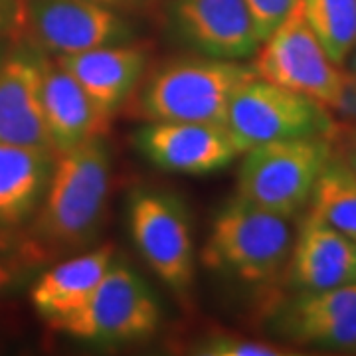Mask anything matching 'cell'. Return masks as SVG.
<instances>
[{"instance_id": "obj_27", "label": "cell", "mask_w": 356, "mask_h": 356, "mask_svg": "<svg viewBox=\"0 0 356 356\" xmlns=\"http://www.w3.org/2000/svg\"><path fill=\"white\" fill-rule=\"evenodd\" d=\"M343 113L353 117L356 123V60L350 72H346V97H344Z\"/></svg>"}, {"instance_id": "obj_22", "label": "cell", "mask_w": 356, "mask_h": 356, "mask_svg": "<svg viewBox=\"0 0 356 356\" xmlns=\"http://www.w3.org/2000/svg\"><path fill=\"white\" fill-rule=\"evenodd\" d=\"M254 18L255 32L264 40L291 14L299 0H245Z\"/></svg>"}, {"instance_id": "obj_2", "label": "cell", "mask_w": 356, "mask_h": 356, "mask_svg": "<svg viewBox=\"0 0 356 356\" xmlns=\"http://www.w3.org/2000/svg\"><path fill=\"white\" fill-rule=\"evenodd\" d=\"M289 220L242 196L232 198L212 224L202 264L243 283H269L291 257L295 238Z\"/></svg>"}, {"instance_id": "obj_7", "label": "cell", "mask_w": 356, "mask_h": 356, "mask_svg": "<svg viewBox=\"0 0 356 356\" xmlns=\"http://www.w3.org/2000/svg\"><path fill=\"white\" fill-rule=\"evenodd\" d=\"M255 76L343 111L346 72L334 64L307 22L301 0L255 54Z\"/></svg>"}, {"instance_id": "obj_11", "label": "cell", "mask_w": 356, "mask_h": 356, "mask_svg": "<svg viewBox=\"0 0 356 356\" xmlns=\"http://www.w3.org/2000/svg\"><path fill=\"white\" fill-rule=\"evenodd\" d=\"M137 149L166 172L204 177L242 154L224 125L194 121H149L135 135Z\"/></svg>"}, {"instance_id": "obj_24", "label": "cell", "mask_w": 356, "mask_h": 356, "mask_svg": "<svg viewBox=\"0 0 356 356\" xmlns=\"http://www.w3.org/2000/svg\"><path fill=\"white\" fill-rule=\"evenodd\" d=\"M24 32V0H0V42L18 40Z\"/></svg>"}, {"instance_id": "obj_4", "label": "cell", "mask_w": 356, "mask_h": 356, "mask_svg": "<svg viewBox=\"0 0 356 356\" xmlns=\"http://www.w3.org/2000/svg\"><path fill=\"white\" fill-rule=\"evenodd\" d=\"M226 129L238 151L291 139H332L339 125L329 107L255 76L234 93Z\"/></svg>"}, {"instance_id": "obj_21", "label": "cell", "mask_w": 356, "mask_h": 356, "mask_svg": "<svg viewBox=\"0 0 356 356\" xmlns=\"http://www.w3.org/2000/svg\"><path fill=\"white\" fill-rule=\"evenodd\" d=\"M192 355L198 356H287L295 355V350H287L285 346L269 341L245 339L232 332H212L192 344Z\"/></svg>"}, {"instance_id": "obj_16", "label": "cell", "mask_w": 356, "mask_h": 356, "mask_svg": "<svg viewBox=\"0 0 356 356\" xmlns=\"http://www.w3.org/2000/svg\"><path fill=\"white\" fill-rule=\"evenodd\" d=\"M44 115L56 154L103 137L109 119L95 107L88 91L56 60L44 62Z\"/></svg>"}, {"instance_id": "obj_29", "label": "cell", "mask_w": 356, "mask_h": 356, "mask_svg": "<svg viewBox=\"0 0 356 356\" xmlns=\"http://www.w3.org/2000/svg\"><path fill=\"white\" fill-rule=\"evenodd\" d=\"M6 51H8V48H6V44H4V42H0V65H2V62H4V58H6Z\"/></svg>"}, {"instance_id": "obj_10", "label": "cell", "mask_w": 356, "mask_h": 356, "mask_svg": "<svg viewBox=\"0 0 356 356\" xmlns=\"http://www.w3.org/2000/svg\"><path fill=\"white\" fill-rule=\"evenodd\" d=\"M269 323L289 343L356 350V283L297 291L269 313Z\"/></svg>"}, {"instance_id": "obj_20", "label": "cell", "mask_w": 356, "mask_h": 356, "mask_svg": "<svg viewBox=\"0 0 356 356\" xmlns=\"http://www.w3.org/2000/svg\"><path fill=\"white\" fill-rule=\"evenodd\" d=\"M301 8L329 58L343 65L356 50V0H301Z\"/></svg>"}, {"instance_id": "obj_8", "label": "cell", "mask_w": 356, "mask_h": 356, "mask_svg": "<svg viewBox=\"0 0 356 356\" xmlns=\"http://www.w3.org/2000/svg\"><path fill=\"white\" fill-rule=\"evenodd\" d=\"M127 220L145 264L170 291L186 297L194 285L196 252L184 202L175 192L137 188L129 196Z\"/></svg>"}, {"instance_id": "obj_26", "label": "cell", "mask_w": 356, "mask_h": 356, "mask_svg": "<svg viewBox=\"0 0 356 356\" xmlns=\"http://www.w3.org/2000/svg\"><path fill=\"white\" fill-rule=\"evenodd\" d=\"M24 250H32L44 264H48L46 257L40 254L38 248L28 240L26 232H18V229L2 228V226H0V257H2V255L16 254V252H24Z\"/></svg>"}, {"instance_id": "obj_23", "label": "cell", "mask_w": 356, "mask_h": 356, "mask_svg": "<svg viewBox=\"0 0 356 356\" xmlns=\"http://www.w3.org/2000/svg\"><path fill=\"white\" fill-rule=\"evenodd\" d=\"M42 266H44V261L32 250L2 255L0 257V293L24 283Z\"/></svg>"}, {"instance_id": "obj_28", "label": "cell", "mask_w": 356, "mask_h": 356, "mask_svg": "<svg viewBox=\"0 0 356 356\" xmlns=\"http://www.w3.org/2000/svg\"><path fill=\"white\" fill-rule=\"evenodd\" d=\"M89 2H97V4H103V6L115 8L119 13H135V10L149 6L153 0H89Z\"/></svg>"}, {"instance_id": "obj_14", "label": "cell", "mask_w": 356, "mask_h": 356, "mask_svg": "<svg viewBox=\"0 0 356 356\" xmlns=\"http://www.w3.org/2000/svg\"><path fill=\"white\" fill-rule=\"evenodd\" d=\"M56 62L76 77L95 107L111 121L145 76L149 51L145 46L125 42L79 54H64L58 56Z\"/></svg>"}, {"instance_id": "obj_19", "label": "cell", "mask_w": 356, "mask_h": 356, "mask_svg": "<svg viewBox=\"0 0 356 356\" xmlns=\"http://www.w3.org/2000/svg\"><path fill=\"white\" fill-rule=\"evenodd\" d=\"M311 212L356 242V177L332 153L311 196Z\"/></svg>"}, {"instance_id": "obj_5", "label": "cell", "mask_w": 356, "mask_h": 356, "mask_svg": "<svg viewBox=\"0 0 356 356\" xmlns=\"http://www.w3.org/2000/svg\"><path fill=\"white\" fill-rule=\"evenodd\" d=\"M163 323V309L149 283L117 259L89 299L54 331L93 344L147 341Z\"/></svg>"}, {"instance_id": "obj_3", "label": "cell", "mask_w": 356, "mask_h": 356, "mask_svg": "<svg viewBox=\"0 0 356 356\" xmlns=\"http://www.w3.org/2000/svg\"><path fill=\"white\" fill-rule=\"evenodd\" d=\"M252 65L218 58H182L149 77L139 97L147 121H194L226 127L229 102L238 88L254 79Z\"/></svg>"}, {"instance_id": "obj_9", "label": "cell", "mask_w": 356, "mask_h": 356, "mask_svg": "<svg viewBox=\"0 0 356 356\" xmlns=\"http://www.w3.org/2000/svg\"><path fill=\"white\" fill-rule=\"evenodd\" d=\"M42 51L79 54L133 40V26L115 8L89 0H26L24 32Z\"/></svg>"}, {"instance_id": "obj_25", "label": "cell", "mask_w": 356, "mask_h": 356, "mask_svg": "<svg viewBox=\"0 0 356 356\" xmlns=\"http://www.w3.org/2000/svg\"><path fill=\"white\" fill-rule=\"evenodd\" d=\"M332 153L350 168L356 177V123L353 127H339L332 137Z\"/></svg>"}, {"instance_id": "obj_18", "label": "cell", "mask_w": 356, "mask_h": 356, "mask_svg": "<svg viewBox=\"0 0 356 356\" xmlns=\"http://www.w3.org/2000/svg\"><path fill=\"white\" fill-rule=\"evenodd\" d=\"M51 149L0 143V226L18 229L36 214L48 188Z\"/></svg>"}, {"instance_id": "obj_12", "label": "cell", "mask_w": 356, "mask_h": 356, "mask_svg": "<svg viewBox=\"0 0 356 356\" xmlns=\"http://www.w3.org/2000/svg\"><path fill=\"white\" fill-rule=\"evenodd\" d=\"M170 24L180 42L208 58L242 62L261 46L245 0H172Z\"/></svg>"}, {"instance_id": "obj_6", "label": "cell", "mask_w": 356, "mask_h": 356, "mask_svg": "<svg viewBox=\"0 0 356 356\" xmlns=\"http://www.w3.org/2000/svg\"><path fill=\"white\" fill-rule=\"evenodd\" d=\"M238 196L281 216H297L311 202L317 178L332 154V139H291L245 151Z\"/></svg>"}, {"instance_id": "obj_17", "label": "cell", "mask_w": 356, "mask_h": 356, "mask_svg": "<svg viewBox=\"0 0 356 356\" xmlns=\"http://www.w3.org/2000/svg\"><path fill=\"white\" fill-rule=\"evenodd\" d=\"M117 259L113 243H103L76 257H67L42 273L30 291V301L40 317L54 329L89 299Z\"/></svg>"}, {"instance_id": "obj_15", "label": "cell", "mask_w": 356, "mask_h": 356, "mask_svg": "<svg viewBox=\"0 0 356 356\" xmlns=\"http://www.w3.org/2000/svg\"><path fill=\"white\" fill-rule=\"evenodd\" d=\"M297 291H318L356 283V242L309 210L289 257Z\"/></svg>"}, {"instance_id": "obj_13", "label": "cell", "mask_w": 356, "mask_h": 356, "mask_svg": "<svg viewBox=\"0 0 356 356\" xmlns=\"http://www.w3.org/2000/svg\"><path fill=\"white\" fill-rule=\"evenodd\" d=\"M44 62L40 48L16 40L6 51L0 65V143L54 151L42 99Z\"/></svg>"}, {"instance_id": "obj_1", "label": "cell", "mask_w": 356, "mask_h": 356, "mask_svg": "<svg viewBox=\"0 0 356 356\" xmlns=\"http://www.w3.org/2000/svg\"><path fill=\"white\" fill-rule=\"evenodd\" d=\"M111 191V153L103 137L56 154L34 224L26 232L48 261L88 248L102 228Z\"/></svg>"}]
</instances>
